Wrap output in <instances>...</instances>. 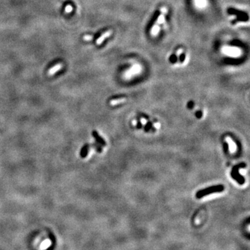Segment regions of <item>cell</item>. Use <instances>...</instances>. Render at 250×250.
Wrapping results in <instances>:
<instances>
[{"instance_id": "obj_12", "label": "cell", "mask_w": 250, "mask_h": 250, "mask_svg": "<svg viewBox=\"0 0 250 250\" xmlns=\"http://www.w3.org/2000/svg\"><path fill=\"white\" fill-rule=\"evenodd\" d=\"M93 39V36L91 35H86L83 36V40H86V41H90Z\"/></svg>"}, {"instance_id": "obj_10", "label": "cell", "mask_w": 250, "mask_h": 250, "mask_svg": "<svg viewBox=\"0 0 250 250\" xmlns=\"http://www.w3.org/2000/svg\"><path fill=\"white\" fill-rule=\"evenodd\" d=\"M223 148H224V151L226 154H229V146L228 142H224V145H223Z\"/></svg>"}, {"instance_id": "obj_14", "label": "cell", "mask_w": 250, "mask_h": 250, "mask_svg": "<svg viewBox=\"0 0 250 250\" xmlns=\"http://www.w3.org/2000/svg\"><path fill=\"white\" fill-rule=\"evenodd\" d=\"M202 115H203V113H202V111H197V112L195 113V115H196V117H198V119L202 118Z\"/></svg>"}, {"instance_id": "obj_1", "label": "cell", "mask_w": 250, "mask_h": 250, "mask_svg": "<svg viewBox=\"0 0 250 250\" xmlns=\"http://www.w3.org/2000/svg\"><path fill=\"white\" fill-rule=\"evenodd\" d=\"M168 13V9L166 7H162L160 8V13L159 16H158L157 20L155 22V23L152 26V30H151V34L152 36H156L158 35V32H159L160 28V25L162 24L165 22V16L166 14Z\"/></svg>"}, {"instance_id": "obj_13", "label": "cell", "mask_w": 250, "mask_h": 250, "mask_svg": "<svg viewBox=\"0 0 250 250\" xmlns=\"http://www.w3.org/2000/svg\"><path fill=\"white\" fill-rule=\"evenodd\" d=\"M229 148H230V149H231V151H234L235 150V145H234V144L233 143V142L231 141H230V140H229Z\"/></svg>"}, {"instance_id": "obj_11", "label": "cell", "mask_w": 250, "mask_h": 250, "mask_svg": "<svg viewBox=\"0 0 250 250\" xmlns=\"http://www.w3.org/2000/svg\"><path fill=\"white\" fill-rule=\"evenodd\" d=\"M152 127V122H148L146 124V125L145 126V129H144V130H145L146 132H148L150 129H151Z\"/></svg>"}, {"instance_id": "obj_3", "label": "cell", "mask_w": 250, "mask_h": 250, "mask_svg": "<svg viewBox=\"0 0 250 250\" xmlns=\"http://www.w3.org/2000/svg\"><path fill=\"white\" fill-rule=\"evenodd\" d=\"M246 165H246L245 163H241L238 164L233 167L231 172V176L232 179L236 181L241 185L244 184V183L245 182V178L239 173V169L245 168Z\"/></svg>"}, {"instance_id": "obj_2", "label": "cell", "mask_w": 250, "mask_h": 250, "mask_svg": "<svg viewBox=\"0 0 250 250\" xmlns=\"http://www.w3.org/2000/svg\"><path fill=\"white\" fill-rule=\"evenodd\" d=\"M224 187L222 185H217V186H213L205 189H203L202 190H199L196 194L197 198L200 199L203 197L209 195L210 194L215 192H221L224 191Z\"/></svg>"}, {"instance_id": "obj_8", "label": "cell", "mask_w": 250, "mask_h": 250, "mask_svg": "<svg viewBox=\"0 0 250 250\" xmlns=\"http://www.w3.org/2000/svg\"><path fill=\"white\" fill-rule=\"evenodd\" d=\"M92 146L93 147H94L95 150L98 152V153H101V152H103V149H102V147H101V145H99V143H94L92 144Z\"/></svg>"}, {"instance_id": "obj_9", "label": "cell", "mask_w": 250, "mask_h": 250, "mask_svg": "<svg viewBox=\"0 0 250 250\" xmlns=\"http://www.w3.org/2000/svg\"><path fill=\"white\" fill-rule=\"evenodd\" d=\"M73 11V7L72 5L70 4H68L66 5V8H65V13L66 14H70Z\"/></svg>"}, {"instance_id": "obj_4", "label": "cell", "mask_w": 250, "mask_h": 250, "mask_svg": "<svg viewBox=\"0 0 250 250\" xmlns=\"http://www.w3.org/2000/svg\"><path fill=\"white\" fill-rule=\"evenodd\" d=\"M112 30H108V31L103 32V33L101 34V35L99 36V37L97 38V40H96V43L97 44H98V45H100V44L102 43V42L104 41L105 39H106L107 38H109L112 35Z\"/></svg>"}, {"instance_id": "obj_6", "label": "cell", "mask_w": 250, "mask_h": 250, "mask_svg": "<svg viewBox=\"0 0 250 250\" xmlns=\"http://www.w3.org/2000/svg\"><path fill=\"white\" fill-rule=\"evenodd\" d=\"M92 135H93V137H94L95 139L96 140L97 143H99V145H101V146H104V147L106 146V142L104 141V139H103V138L101 137L100 135H99V133L97 131L94 130V131H93Z\"/></svg>"}, {"instance_id": "obj_7", "label": "cell", "mask_w": 250, "mask_h": 250, "mask_svg": "<svg viewBox=\"0 0 250 250\" xmlns=\"http://www.w3.org/2000/svg\"><path fill=\"white\" fill-rule=\"evenodd\" d=\"M89 149H90V145H89V144L86 143L85 144V145L83 146L80 151V156L81 158H85L88 156Z\"/></svg>"}, {"instance_id": "obj_17", "label": "cell", "mask_w": 250, "mask_h": 250, "mask_svg": "<svg viewBox=\"0 0 250 250\" xmlns=\"http://www.w3.org/2000/svg\"><path fill=\"white\" fill-rule=\"evenodd\" d=\"M63 1H67V0H63Z\"/></svg>"}, {"instance_id": "obj_15", "label": "cell", "mask_w": 250, "mask_h": 250, "mask_svg": "<svg viewBox=\"0 0 250 250\" xmlns=\"http://www.w3.org/2000/svg\"><path fill=\"white\" fill-rule=\"evenodd\" d=\"M193 106H194V102H193L192 101H190L188 103V106H187V107H188V109H192L193 108Z\"/></svg>"}, {"instance_id": "obj_16", "label": "cell", "mask_w": 250, "mask_h": 250, "mask_svg": "<svg viewBox=\"0 0 250 250\" xmlns=\"http://www.w3.org/2000/svg\"><path fill=\"white\" fill-rule=\"evenodd\" d=\"M137 128L138 129H141L142 128V122L141 120H138L137 121Z\"/></svg>"}, {"instance_id": "obj_5", "label": "cell", "mask_w": 250, "mask_h": 250, "mask_svg": "<svg viewBox=\"0 0 250 250\" xmlns=\"http://www.w3.org/2000/svg\"><path fill=\"white\" fill-rule=\"evenodd\" d=\"M63 63H58L54 65L52 68H50V70H48L47 74L49 76H53V75L56 74L58 71L63 69Z\"/></svg>"}]
</instances>
